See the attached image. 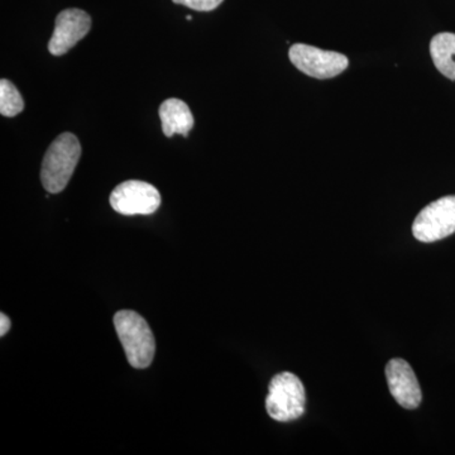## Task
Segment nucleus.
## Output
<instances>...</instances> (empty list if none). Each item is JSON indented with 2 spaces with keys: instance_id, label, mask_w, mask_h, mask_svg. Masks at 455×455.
Instances as JSON below:
<instances>
[{
  "instance_id": "f257e3e1",
  "label": "nucleus",
  "mask_w": 455,
  "mask_h": 455,
  "mask_svg": "<svg viewBox=\"0 0 455 455\" xmlns=\"http://www.w3.org/2000/svg\"><path fill=\"white\" fill-rule=\"evenodd\" d=\"M82 156V146L79 140L73 133H62L47 149L42 163L41 180L42 185L51 194L61 193Z\"/></svg>"
},
{
  "instance_id": "f03ea898",
  "label": "nucleus",
  "mask_w": 455,
  "mask_h": 455,
  "mask_svg": "<svg viewBox=\"0 0 455 455\" xmlns=\"http://www.w3.org/2000/svg\"><path fill=\"white\" fill-rule=\"evenodd\" d=\"M114 326L131 366L148 367L154 361L156 341L146 320L136 311L121 310L114 315Z\"/></svg>"
},
{
  "instance_id": "7ed1b4c3",
  "label": "nucleus",
  "mask_w": 455,
  "mask_h": 455,
  "mask_svg": "<svg viewBox=\"0 0 455 455\" xmlns=\"http://www.w3.org/2000/svg\"><path fill=\"white\" fill-rule=\"evenodd\" d=\"M304 385L298 376L291 372L278 373L268 386L266 410L274 420L287 423L296 420L305 412Z\"/></svg>"
},
{
  "instance_id": "20e7f679",
  "label": "nucleus",
  "mask_w": 455,
  "mask_h": 455,
  "mask_svg": "<svg viewBox=\"0 0 455 455\" xmlns=\"http://www.w3.org/2000/svg\"><path fill=\"white\" fill-rule=\"evenodd\" d=\"M418 241L433 243L455 233V196L440 197L419 212L412 226Z\"/></svg>"
},
{
  "instance_id": "39448f33",
  "label": "nucleus",
  "mask_w": 455,
  "mask_h": 455,
  "mask_svg": "<svg viewBox=\"0 0 455 455\" xmlns=\"http://www.w3.org/2000/svg\"><path fill=\"white\" fill-rule=\"evenodd\" d=\"M293 66L315 79H331L347 70L348 57L334 51H325L304 44H293L289 51Z\"/></svg>"
},
{
  "instance_id": "423d86ee",
  "label": "nucleus",
  "mask_w": 455,
  "mask_h": 455,
  "mask_svg": "<svg viewBox=\"0 0 455 455\" xmlns=\"http://www.w3.org/2000/svg\"><path fill=\"white\" fill-rule=\"evenodd\" d=\"M109 202L122 215H151L160 208L161 196L151 184L131 180L114 188Z\"/></svg>"
},
{
  "instance_id": "0eeeda50",
  "label": "nucleus",
  "mask_w": 455,
  "mask_h": 455,
  "mask_svg": "<svg viewBox=\"0 0 455 455\" xmlns=\"http://www.w3.org/2000/svg\"><path fill=\"white\" fill-rule=\"evenodd\" d=\"M92 28V18L82 9H66L57 16L49 42L51 55L62 56L83 40Z\"/></svg>"
},
{
  "instance_id": "6e6552de",
  "label": "nucleus",
  "mask_w": 455,
  "mask_h": 455,
  "mask_svg": "<svg viewBox=\"0 0 455 455\" xmlns=\"http://www.w3.org/2000/svg\"><path fill=\"white\" fill-rule=\"evenodd\" d=\"M386 379L398 405L414 410L423 401V392L411 366L405 359L394 358L386 366Z\"/></svg>"
},
{
  "instance_id": "1a4fd4ad",
  "label": "nucleus",
  "mask_w": 455,
  "mask_h": 455,
  "mask_svg": "<svg viewBox=\"0 0 455 455\" xmlns=\"http://www.w3.org/2000/svg\"><path fill=\"white\" fill-rule=\"evenodd\" d=\"M160 118L164 136L169 139L175 134L188 137V132L194 127V116L190 108L180 99L171 98L164 100L160 107Z\"/></svg>"
},
{
  "instance_id": "9d476101",
  "label": "nucleus",
  "mask_w": 455,
  "mask_h": 455,
  "mask_svg": "<svg viewBox=\"0 0 455 455\" xmlns=\"http://www.w3.org/2000/svg\"><path fill=\"white\" fill-rule=\"evenodd\" d=\"M430 53L439 73L455 82V33L436 35L430 42Z\"/></svg>"
},
{
  "instance_id": "9b49d317",
  "label": "nucleus",
  "mask_w": 455,
  "mask_h": 455,
  "mask_svg": "<svg viewBox=\"0 0 455 455\" xmlns=\"http://www.w3.org/2000/svg\"><path fill=\"white\" fill-rule=\"evenodd\" d=\"M25 109V101L16 86L9 80L0 82V113L4 116H16Z\"/></svg>"
},
{
  "instance_id": "f8f14e48",
  "label": "nucleus",
  "mask_w": 455,
  "mask_h": 455,
  "mask_svg": "<svg viewBox=\"0 0 455 455\" xmlns=\"http://www.w3.org/2000/svg\"><path fill=\"white\" fill-rule=\"evenodd\" d=\"M172 2L194 9V11L211 12L220 7L223 0H172Z\"/></svg>"
},
{
  "instance_id": "ddd939ff",
  "label": "nucleus",
  "mask_w": 455,
  "mask_h": 455,
  "mask_svg": "<svg viewBox=\"0 0 455 455\" xmlns=\"http://www.w3.org/2000/svg\"><path fill=\"white\" fill-rule=\"evenodd\" d=\"M9 329H11V320H9L5 314L2 313V315H0V335L4 337L8 333Z\"/></svg>"
}]
</instances>
